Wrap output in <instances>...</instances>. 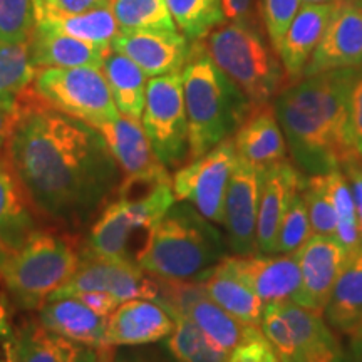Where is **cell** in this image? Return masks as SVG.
I'll list each match as a JSON object with an SVG mask.
<instances>
[{
  "label": "cell",
  "mask_w": 362,
  "mask_h": 362,
  "mask_svg": "<svg viewBox=\"0 0 362 362\" xmlns=\"http://www.w3.org/2000/svg\"><path fill=\"white\" fill-rule=\"evenodd\" d=\"M312 235H314V232H312L309 211H307L300 188L293 194L291 205H288L282 221H280L277 238H275L274 255L275 253H284V255L296 253Z\"/></svg>",
  "instance_id": "cell-37"
},
{
  "label": "cell",
  "mask_w": 362,
  "mask_h": 362,
  "mask_svg": "<svg viewBox=\"0 0 362 362\" xmlns=\"http://www.w3.org/2000/svg\"><path fill=\"white\" fill-rule=\"evenodd\" d=\"M30 89L40 101L62 115L98 128L119 111L98 67H47L35 71Z\"/></svg>",
  "instance_id": "cell-8"
},
{
  "label": "cell",
  "mask_w": 362,
  "mask_h": 362,
  "mask_svg": "<svg viewBox=\"0 0 362 362\" xmlns=\"http://www.w3.org/2000/svg\"><path fill=\"white\" fill-rule=\"evenodd\" d=\"M352 337H362V322H361L359 327H357V330H356L354 336H352Z\"/></svg>",
  "instance_id": "cell-57"
},
{
  "label": "cell",
  "mask_w": 362,
  "mask_h": 362,
  "mask_svg": "<svg viewBox=\"0 0 362 362\" xmlns=\"http://www.w3.org/2000/svg\"><path fill=\"white\" fill-rule=\"evenodd\" d=\"M233 144L240 160L262 171L287 160V143L274 104L253 107L233 134Z\"/></svg>",
  "instance_id": "cell-21"
},
{
  "label": "cell",
  "mask_w": 362,
  "mask_h": 362,
  "mask_svg": "<svg viewBox=\"0 0 362 362\" xmlns=\"http://www.w3.org/2000/svg\"><path fill=\"white\" fill-rule=\"evenodd\" d=\"M21 111V96L0 98V149L7 143Z\"/></svg>",
  "instance_id": "cell-47"
},
{
  "label": "cell",
  "mask_w": 362,
  "mask_h": 362,
  "mask_svg": "<svg viewBox=\"0 0 362 362\" xmlns=\"http://www.w3.org/2000/svg\"><path fill=\"white\" fill-rule=\"evenodd\" d=\"M264 362H282V361H280L279 357L275 356V352H272V354H270L269 357H267V359H265Z\"/></svg>",
  "instance_id": "cell-56"
},
{
  "label": "cell",
  "mask_w": 362,
  "mask_h": 362,
  "mask_svg": "<svg viewBox=\"0 0 362 362\" xmlns=\"http://www.w3.org/2000/svg\"><path fill=\"white\" fill-rule=\"evenodd\" d=\"M336 4H302L288 25L277 54L288 84L302 79L312 54L322 39Z\"/></svg>",
  "instance_id": "cell-22"
},
{
  "label": "cell",
  "mask_w": 362,
  "mask_h": 362,
  "mask_svg": "<svg viewBox=\"0 0 362 362\" xmlns=\"http://www.w3.org/2000/svg\"><path fill=\"white\" fill-rule=\"evenodd\" d=\"M33 27V0H0V42H29Z\"/></svg>",
  "instance_id": "cell-40"
},
{
  "label": "cell",
  "mask_w": 362,
  "mask_h": 362,
  "mask_svg": "<svg viewBox=\"0 0 362 362\" xmlns=\"http://www.w3.org/2000/svg\"><path fill=\"white\" fill-rule=\"evenodd\" d=\"M260 329L264 332L275 356L282 362H304L300 351L293 342L291 327L280 312L279 302H270L264 305L260 319Z\"/></svg>",
  "instance_id": "cell-39"
},
{
  "label": "cell",
  "mask_w": 362,
  "mask_h": 362,
  "mask_svg": "<svg viewBox=\"0 0 362 362\" xmlns=\"http://www.w3.org/2000/svg\"><path fill=\"white\" fill-rule=\"evenodd\" d=\"M111 11L121 33L178 30L165 0H111Z\"/></svg>",
  "instance_id": "cell-34"
},
{
  "label": "cell",
  "mask_w": 362,
  "mask_h": 362,
  "mask_svg": "<svg viewBox=\"0 0 362 362\" xmlns=\"http://www.w3.org/2000/svg\"><path fill=\"white\" fill-rule=\"evenodd\" d=\"M34 24L44 27V29L71 35V37L98 45L101 49H111L112 40L121 33L119 25H117L115 16H112L111 6L72 13V16L34 21Z\"/></svg>",
  "instance_id": "cell-30"
},
{
  "label": "cell",
  "mask_w": 362,
  "mask_h": 362,
  "mask_svg": "<svg viewBox=\"0 0 362 362\" xmlns=\"http://www.w3.org/2000/svg\"><path fill=\"white\" fill-rule=\"evenodd\" d=\"M101 71L121 116L141 121L146 101L148 76L124 54L111 51L104 56Z\"/></svg>",
  "instance_id": "cell-28"
},
{
  "label": "cell",
  "mask_w": 362,
  "mask_h": 362,
  "mask_svg": "<svg viewBox=\"0 0 362 362\" xmlns=\"http://www.w3.org/2000/svg\"><path fill=\"white\" fill-rule=\"evenodd\" d=\"M99 357V349H94V347H84L83 354L79 356L78 362H96Z\"/></svg>",
  "instance_id": "cell-53"
},
{
  "label": "cell",
  "mask_w": 362,
  "mask_h": 362,
  "mask_svg": "<svg viewBox=\"0 0 362 362\" xmlns=\"http://www.w3.org/2000/svg\"><path fill=\"white\" fill-rule=\"evenodd\" d=\"M341 0H302V4H337Z\"/></svg>",
  "instance_id": "cell-55"
},
{
  "label": "cell",
  "mask_w": 362,
  "mask_h": 362,
  "mask_svg": "<svg viewBox=\"0 0 362 362\" xmlns=\"http://www.w3.org/2000/svg\"><path fill=\"white\" fill-rule=\"evenodd\" d=\"M175 202L171 175L151 180L123 178L117 198L107 203L90 228L84 252L104 259L134 260L129 253L131 240L139 233L148 238Z\"/></svg>",
  "instance_id": "cell-5"
},
{
  "label": "cell",
  "mask_w": 362,
  "mask_h": 362,
  "mask_svg": "<svg viewBox=\"0 0 362 362\" xmlns=\"http://www.w3.org/2000/svg\"><path fill=\"white\" fill-rule=\"evenodd\" d=\"M176 27L189 42L205 40L226 19L221 0H165Z\"/></svg>",
  "instance_id": "cell-32"
},
{
  "label": "cell",
  "mask_w": 362,
  "mask_h": 362,
  "mask_svg": "<svg viewBox=\"0 0 362 362\" xmlns=\"http://www.w3.org/2000/svg\"><path fill=\"white\" fill-rule=\"evenodd\" d=\"M300 6L302 0H262V19L275 52Z\"/></svg>",
  "instance_id": "cell-41"
},
{
  "label": "cell",
  "mask_w": 362,
  "mask_h": 362,
  "mask_svg": "<svg viewBox=\"0 0 362 362\" xmlns=\"http://www.w3.org/2000/svg\"><path fill=\"white\" fill-rule=\"evenodd\" d=\"M228 257L226 238L188 202L173 206L153 226L136 264L153 277L194 280Z\"/></svg>",
  "instance_id": "cell-3"
},
{
  "label": "cell",
  "mask_w": 362,
  "mask_h": 362,
  "mask_svg": "<svg viewBox=\"0 0 362 362\" xmlns=\"http://www.w3.org/2000/svg\"><path fill=\"white\" fill-rule=\"evenodd\" d=\"M304 362H352V359L351 356L344 351L341 342L337 341L322 347V349L312 352L310 356L305 357Z\"/></svg>",
  "instance_id": "cell-50"
},
{
  "label": "cell",
  "mask_w": 362,
  "mask_h": 362,
  "mask_svg": "<svg viewBox=\"0 0 362 362\" xmlns=\"http://www.w3.org/2000/svg\"><path fill=\"white\" fill-rule=\"evenodd\" d=\"M237 160L233 138H228L203 156L180 166L173 175L176 200L188 202L206 220L223 225L226 189Z\"/></svg>",
  "instance_id": "cell-10"
},
{
  "label": "cell",
  "mask_w": 362,
  "mask_h": 362,
  "mask_svg": "<svg viewBox=\"0 0 362 362\" xmlns=\"http://www.w3.org/2000/svg\"><path fill=\"white\" fill-rule=\"evenodd\" d=\"M198 280L211 300L245 325H260L264 300L223 264H216Z\"/></svg>",
  "instance_id": "cell-27"
},
{
  "label": "cell",
  "mask_w": 362,
  "mask_h": 362,
  "mask_svg": "<svg viewBox=\"0 0 362 362\" xmlns=\"http://www.w3.org/2000/svg\"><path fill=\"white\" fill-rule=\"evenodd\" d=\"M349 128L356 155L362 158V71L357 76L351 90L349 101Z\"/></svg>",
  "instance_id": "cell-44"
},
{
  "label": "cell",
  "mask_w": 362,
  "mask_h": 362,
  "mask_svg": "<svg viewBox=\"0 0 362 362\" xmlns=\"http://www.w3.org/2000/svg\"><path fill=\"white\" fill-rule=\"evenodd\" d=\"M300 287L292 302L324 314L349 250L332 235H312L296 252Z\"/></svg>",
  "instance_id": "cell-14"
},
{
  "label": "cell",
  "mask_w": 362,
  "mask_h": 362,
  "mask_svg": "<svg viewBox=\"0 0 362 362\" xmlns=\"http://www.w3.org/2000/svg\"><path fill=\"white\" fill-rule=\"evenodd\" d=\"M111 6V0H33L34 21L81 13L93 8Z\"/></svg>",
  "instance_id": "cell-42"
},
{
  "label": "cell",
  "mask_w": 362,
  "mask_h": 362,
  "mask_svg": "<svg viewBox=\"0 0 362 362\" xmlns=\"http://www.w3.org/2000/svg\"><path fill=\"white\" fill-rule=\"evenodd\" d=\"M39 320L59 336L78 342L81 346L103 349L107 317H104L78 297L49 298L39 309Z\"/></svg>",
  "instance_id": "cell-23"
},
{
  "label": "cell",
  "mask_w": 362,
  "mask_h": 362,
  "mask_svg": "<svg viewBox=\"0 0 362 362\" xmlns=\"http://www.w3.org/2000/svg\"><path fill=\"white\" fill-rule=\"evenodd\" d=\"M112 51L129 57L148 78L181 72L187 64L192 42L180 30H134L119 33Z\"/></svg>",
  "instance_id": "cell-16"
},
{
  "label": "cell",
  "mask_w": 362,
  "mask_h": 362,
  "mask_svg": "<svg viewBox=\"0 0 362 362\" xmlns=\"http://www.w3.org/2000/svg\"><path fill=\"white\" fill-rule=\"evenodd\" d=\"M158 277L144 272L134 260L104 259V257L81 253V264L67 284L49 298L72 297L83 292H106L117 302L131 298L156 300Z\"/></svg>",
  "instance_id": "cell-12"
},
{
  "label": "cell",
  "mask_w": 362,
  "mask_h": 362,
  "mask_svg": "<svg viewBox=\"0 0 362 362\" xmlns=\"http://www.w3.org/2000/svg\"><path fill=\"white\" fill-rule=\"evenodd\" d=\"M324 180L334 211H336L337 228L334 237L351 252L352 248L362 242V237L359 232V225H357L356 205L354 198H352L349 181H347L346 175L342 173V170H334L330 173H325Z\"/></svg>",
  "instance_id": "cell-35"
},
{
  "label": "cell",
  "mask_w": 362,
  "mask_h": 362,
  "mask_svg": "<svg viewBox=\"0 0 362 362\" xmlns=\"http://www.w3.org/2000/svg\"><path fill=\"white\" fill-rule=\"evenodd\" d=\"M35 67L30 64L29 42H0V98H17L30 88Z\"/></svg>",
  "instance_id": "cell-36"
},
{
  "label": "cell",
  "mask_w": 362,
  "mask_h": 362,
  "mask_svg": "<svg viewBox=\"0 0 362 362\" xmlns=\"http://www.w3.org/2000/svg\"><path fill=\"white\" fill-rule=\"evenodd\" d=\"M347 67H362V7L357 0L336 4L302 78Z\"/></svg>",
  "instance_id": "cell-15"
},
{
  "label": "cell",
  "mask_w": 362,
  "mask_h": 362,
  "mask_svg": "<svg viewBox=\"0 0 362 362\" xmlns=\"http://www.w3.org/2000/svg\"><path fill=\"white\" fill-rule=\"evenodd\" d=\"M221 6L226 22L257 27L253 17V0H221Z\"/></svg>",
  "instance_id": "cell-48"
},
{
  "label": "cell",
  "mask_w": 362,
  "mask_h": 362,
  "mask_svg": "<svg viewBox=\"0 0 362 362\" xmlns=\"http://www.w3.org/2000/svg\"><path fill=\"white\" fill-rule=\"evenodd\" d=\"M279 307L291 327L293 342L300 351L304 361L312 352L339 341L334 334V329L322 319L324 314L320 312L305 309L292 300L279 302Z\"/></svg>",
  "instance_id": "cell-31"
},
{
  "label": "cell",
  "mask_w": 362,
  "mask_h": 362,
  "mask_svg": "<svg viewBox=\"0 0 362 362\" xmlns=\"http://www.w3.org/2000/svg\"><path fill=\"white\" fill-rule=\"evenodd\" d=\"M349 356L352 362H362V337H352Z\"/></svg>",
  "instance_id": "cell-52"
},
{
  "label": "cell",
  "mask_w": 362,
  "mask_h": 362,
  "mask_svg": "<svg viewBox=\"0 0 362 362\" xmlns=\"http://www.w3.org/2000/svg\"><path fill=\"white\" fill-rule=\"evenodd\" d=\"M72 297H78L83 304L89 307V309H93L94 312H98V314H101L104 317L110 315L111 312L119 305V302L106 292H83Z\"/></svg>",
  "instance_id": "cell-49"
},
{
  "label": "cell",
  "mask_w": 362,
  "mask_h": 362,
  "mask_svg": "<svg viewBox=\"0 0 362 362\" xmlns=\"http://www.w3.org/2000/svg\"><path fill=\"white\" fill-rule=\"evenodd\" d=\"M302 197L309 211L312 232L315 235H336L337 220L330 202L324 175L304 176L302 183Z\"/></svg>",
  "instance_id": "cell-38"
},
{
  "label": "cell",
  "mask_w": 362,
  "mask_h": 362,
  "mask_svg": "<svg viewBox=\"0 0 362 362\" xmlns=\"http://www.w3.org/2000/svg\"><path fill=\"white\" fill-rule=\"evenodd\" d=\"M35 230V208L0 149V247H21Z\"/></svg>",
  "instance_id": "cell-25"
},
{
  "label": "cell",
  "mask_w": 362,
  "mask_h": 362,
  "mask_svg": "<svg viewBox=\"0 0 362 362\" xmlns=\"http://www.w3.org/2000/svg\"><path fill=\"white\" fill-rule=\"evenodd\" d=\"M110 51L35 24L29 37V57L35 71L84 66L101 69L104 56Z\"/></svg>",
  "instance_id": "cell-24"
},
{
  "label": "cell",
  "mask_w": 362,
  "mask_h": 362,
  "mask_svg": "<svg viewBox=\"0 0 362 362\" xmlns=\"http://www.w3.org/2000/svg\"><path fill=\"white\" fill-rule=\"evenodd\" d=\"M223 264L259 296L264 304L292 300L300 287L296 253L225 257Z\"/></svg>",
  "instance_id": "cell-17"
},
{
  "label": "cell",
  "mask_w": 362,
  "mask_h": 362,
  "mask_svg": "<svg viewBox=\"0 0 362 362\" xmlns=\"http://www.w3.org/2000/svg\"><path fill=\"white\" fill-rule=\"evenodd\" d=\"M141 126L161 165L178 170L189 161V134L181 72L148 81Z\"/></svg>",
  "instance_id": "cell-9"
},
{
  "label": "cell",
  "mask_w": 362,
  "mask_h": 362,
  "mask_svg": "<svg viewBox=\"0 0 362 362\" xmlns=\"http://www.w3.org/2000/svg\"><path fill=\"white\" fill-rule=\"evenodd\" d=\"M208 56L252 103L272 104L287 83L279 54L257 27L225 22L203 40Z\"/></svg>",
  "instance_id": "cell-7"
},
{
  "label": "cell",
  "mask_w": 362,
  "mask_h": 362,
  "mask_svg": "<svg viewBox=\"0 0 362 362\" xmlns=\"http://www.w3.org/2000/svg\"><path fill=\"white\" fill-rule=\"evenodd\" d=\"M342 173L346 175L349 187L352 192V198H354L356 214H357V225H359V232L362 237V160H352L342 166Z\"/></svg>",
  "instance_id": "cell-46"
},
{
  "label": "cell",
  "mask_w": 362,
  "mask_h": 362,
  "mask_svg": "<svg viewBox=\"0 0 362 362\" xmlns=\"http://www.w3.org/2000/svg\"><path fill=\"white\" fill-rule=\"evenodd\" d=\"M2 153L37 214L81 221L119 188L123 173L93 126L62 115L27 89Z\"/></svg>",
  "instance_id": "cell-1"
},
{
  "label": "cell",
  "mask_w": 362,
  "mask_h": 362,
  "mask_svg": "<svg viewBox=\"0 0 362 362\" xmlns=\"http://www.w3.org/2000/svg\"><path fill=\"white\" fill-rule=\"evenodd\" d=\"M304 176L288 158L262 171L257 220V253L260 255H274L280 221L293 194L302 188Z\"/></svg>",
  "instance_id": "cell-20"
},
{
  "label": "cell",
  "mask_w": 362,
  "mask_h": 362,
  "mask_svg": "<svg viewBox=\"0 0 362 362\" xmlns=\"http://www.w3.org/2000/svg\"><path fill=\"white\" fill-rule=\"evenodd\" d=\"M181 81L192 161L233 138L253 106L211 61L203 40L192 42L189 57L181 69Z\"/></svg>",
  "instance_id": "cell-4"
},
{
  "label": "cell",
  "mask_w": 362,
  "mask_h": 362,
  "mask_svg": "<svg viewBox=\"0 0 362 362\" xmlns=\"http://www.w3.org/2000/svg\"><path fill=\"white\" fill-rule=\"evenodd\" d=\"M16 329L12 324L7 298L0 293V362H12Z\"/></svg>",
  "instance_id": "cell-45"
},
{
  "label": "cell",
  "mask_w": 362,
  "mask_h": 362,
  "mask_svg": "<svg viewBox=\"0 0 362 362\" xmlns=\"http://www.w3.org/2000/svg\"><path fill=\"white\" fill-rule=\"evenodd\" d=\"M115 362H153L143 354H133V352H121L115 356Z\"/></svg>",
  "instance_id": "cell-51"
},
{
  "label": "cell",
  "mask_w": 362,
  "mask_h": 362,
  "mask_svg": "<svg viewBox=\"0 0 362 362\" xmlns=\"http://www.w3.org/2000/svg\"><path fill=\"white\" fill-rule=\"evenodd\" d=\"M115 347H103L99 349V357L96 362H115V352H112Z\"/></svg>",
  "instance_id": "cell-54"
},
{
  "label": "cell",
  "mask_w": 362,
  "mask_h": 362,
  "mask_svg": "<svg viewBox=\"0 0 362 362\" xmlns=\"http://www.w3.org/2000/svg\"><path fill=\"white\" fill-rule=\"evenodd\" d=\"M173 325V317L158 302L131 298L107 315L104 346L136 347L160 342L170 336Z\"/></svg>",
  "instance_id": "cell-18"
},
{
  "label": "cell",
  "mask_w": 362,
  "mask_h": 362,
  "mask_svg": "<svg viewBox=\"0 0 362 362\" xmlns=\"http://www.w3.org/2000/svg\"><path fill=\"white\" fill-rule=\"evenodd\" d=\"M119 166L126 180H151L170 175V170L158 160L141 121L117 116L96 128Z\"/></svg>",
  "instance_id": "cell-19"
},
{
  "label": "cell",
  "mask_w": 362,
  "mask_h": 362,
  "mask_svg": "<svg viewBox=\"0 0 362 362\" xmlns=\"http://www.w3.org/2000/svg\"><path fill=\"white\" fill-rule=\"evenodd\" d=\"M325 322L344 336H354L362 322V242L352 248L324 310Z\"/></svg>",
  "instance_id": "cell-26"
},
{
  "label": "cell",
  "mask_w": 362,
  "mask_h": 362,
  "mask_svg": "<svg viewBox=\"0 0 362 362\" xmlns=\"http://www.w3.org/2000/svg\"><path fill=\"white\" fill-rule=\"evenodd\" d=\"M357 2H359V6L362 7V0H357Z\"/></svg>",
  "instance_id": "cell-58"
},
{
  "label": "cell",
  "mask_w": 362,
  "mask_h": 362,
  "mask_svg": "<svg viewBox=\"0 0 362 362\" xmlns=\"http://www.w3.org/2000/svg\"><path fill=\"white\" fill-rule=\"evenodd\" d=\"M274 349L270 347L260 325H252L245 339L226 357V362H264Z\"/></svg>",
  "instance_id": "cell-43"
},
{
  "label": "cell",
  "mask_w": 362,
  "mask_h": 362,
  "mask_svg": "<svg viewBox=\"0 0 362 362\" xmlns=\"http://www.w3.org/2000/svg\"><path fill=\"white\" fill-rule=\"evenodd\" d=\"M84 347L52 332L40 320H27L16 329L12 362H78Z\"/></svg>",
  "instance_id": "cell-29"
},
{
  "label": "cell",
  "mask_w": 362,
  "mask_h": 362,
  "mask_svg": "<svg viewBox=\"0 0 362 362\" xmlns=\"http://www.w3.org/2000/svg\"><path fill=\"white\" fill-rule=\"evenodd\" d=\"M262 170L237 160L225 197L223 228L228 250L247 257L257 253V220H259Z\"/></svg>",
  "instance_id": "cell-13"
},
{
  "label": "cell",
  "mask_w": 362,
  "mask_h": 362,
  "mask_svg": "<svg viewBox=\"0 0 362 362\" xmlns=\"http://www.w3.org/2000/svg\"><path fill=\"white\" fill-rule=\"evenodd\" d=\"M81 264L78 248L59 235L35 230L21 247H0V282L17 305L39 310L71 280Z\"/></svg>",
  "instance_id": "cell-6"
},
{
  "label": "cell",
  "mask_w": 362,
  "mask_h": 362,
  "mask_svg": "<svg viewBox=\"0 0 362 362\" xmlns=\"http://www.w3.org/2000/svg\"><path fill=\"white\" fill-rule=\"evenodd\" d=\"M361 71L305 76L285 86L272 103L291 160L304 175L330 173L359 158L351 139L349 101Z\"/></svg>",
  "instance_id": "cell-2"
},
{
  "label": "cell",
  "mask_w": 362,
  "mask_h": 362,
  "mask_svg": "<svg viewBox=\"0 0 362 362\" xmlns=\"http://www.w3.org/2000/svg\"><path fill=\"white\" fill-rule=\"evenodd\" d=\"M173 317V330L166 337L175 362H226L228 354L216 347L188 317L178 312H168Z\"/></svg>",
  "instance_id": "cell-33"
},
{
  "label": "cell",
  "mask_w": 362,
  "mask_h": 362,
  "mask_svg": "<svg viewBox=\"0 0 362 362\" xmlns=\"http://www.w3.org/2000/svg\"><path fill=\"white\" fill-rule=\"evenodd\" d=\"M156 300L168 312L188 317L205 336L230 354L247 336L252 325L242 324L211 300L198 280H168L158 277Z\"/></svg>",
  "instance_id": "cell-11"
}]
</instances>
